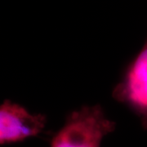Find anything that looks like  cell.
Instances as JSON below:
<instances>
[{
  "label": "cell",
  "mask_w": 147,
  "mask_h": 147,
  "mask_svg": "<svg viewBox=\"0 0 147 147\" xmlns=\"http://www.w3.org/2000/svg\"><path fill=\"white\" fill-rule=\"evenodd\" d=\"M113 97L137 115L147 128V40L128 65L120 82L113 90Z\"/></svg>",
  "instance_id": "2"
},
{
  "label": "cell",
  "mask_w": 147,
  "mask_h": 147,
  "mask_svg": "<svg viewBox=\"0 0 147 147\" xmlns=\"http://www.w3.org/2000/svg\"><path fill=\"white\" fill-rule=\"evenodd\" d=\"M46 123L44 115L31 114L23 106L5 100L0 106V143H17L35 137L43 130Z\"/></svg>",
  "instance_id": "3"
},
{
  "label": "cell",
  "mask_w": 147,
  "mask_h": 147,
  "mask_svg": "<svg viewBox=\"0 0 147 147\" xmlns=\"http://www.w3.org/2000/svg\"><path fill=\"white\" fill-rule=\"evenodd\" d=\"M115 129L100 105L83 106L70 113L55 134L50 147H100L103 139Z\"/></svg>",
  "instance_id": "1"
}]
</instances>
